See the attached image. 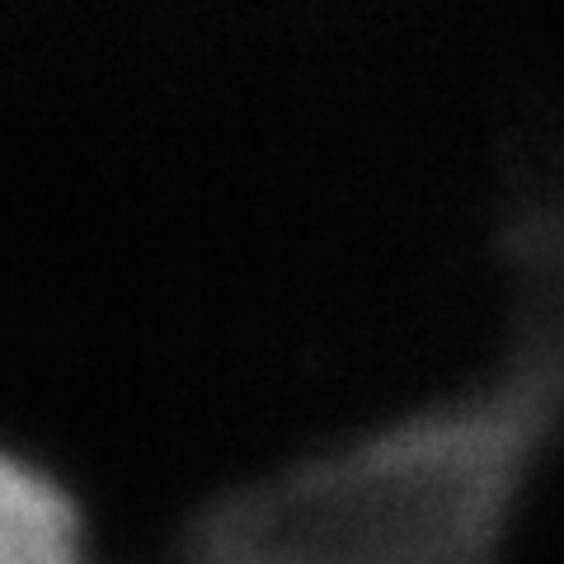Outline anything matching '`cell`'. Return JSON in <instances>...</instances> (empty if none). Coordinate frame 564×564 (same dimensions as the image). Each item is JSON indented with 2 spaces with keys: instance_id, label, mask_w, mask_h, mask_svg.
I'll use <instances>...</instances> for the list:
<instances>
[{
  "instance_id": "6da1fadb",
  "label": "cell",
  "mask_w": 564,
  "mask_h": 564,
  "mask_svg": "<svg viewBox=\"0 0 564 564\" xmlns=\"http://www.w3.org/2000/svg\"><path fill=\"white\" fill-rule=\"evenodd\" d=\"M564 437V231L527 240L489 372L203 499L155 564H499Z\"/></svg>"
},
{
  "instance_id": "7a4b0ae2",
  "label": "cell",
  "mask_w": 564,
  "mask_h": 564,
  "mask_svg": "<svg viewBox=\"0 0 564 564\" xmlns=\"http://www.w3.org/2000/svg\"><path fill=\"white\" fill-rule=\"evenodd\" d=\"M0 564H95L80 503L24 452L0 462Z\"/></svg>"
}]
</instances>
